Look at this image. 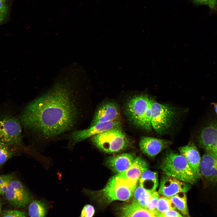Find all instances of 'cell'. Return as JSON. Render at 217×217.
<instances>
[{"mask_svg":"<svg viewBox=\"0 0 217 217\" xmlns=\"http://www.w3.org/2000/svg\"><path fill=\"white\" fill-rule=\"evenodd\" d=\"M75 91L68 80L58 82L25 106L20 118L38 139L50 140L71 130L78 116Z\"/></svg>","mask_w":217,"mask_h":217,"instance_id":"cell-1","label":"cell"},{"mask_svg":"<svg viewBox=\"0 0 217 217\" xmlns=\"http://www.w3.org/2000/svg\"><path fill=\"white\" fill-rule=\"evenodd\" d=\"M137 183L117 174L110 178L105 186L97 193V198L105 204L116 200L128 201L132 197Z\"/></svg>","mask_w":217,"mask_h":217,"instance_id":"cell-2","label":"cell"},{"mask_svg":"<svg viewBox=\"0 0 217 217\" xmlns=\"http://www.w3.org/2000/svg\"><path fill=\"white\" fill-rule=\"evenodd\" d=\"M160 168L165 175L188 184H193L198 179L184 157L173 152L165 155Z\"/></svg>","mask_w":217,"mask_h":217,"instance_id":"cell-3","label":"cell"},{"mask_svg":"<svg viewBox=\"0 0 217 217\" xmlns=\"http://www.w3.org/2000/svg\"><path fill=\"white\" fill-rule=\"evenodd\" d=\"M93 144L101 151L115 153L125 149L129 144L121 127L112 128L91 137Z\"/></svg>","mask_w":217,"mask_h":217,"instance_id":"cell-4","label":"cell"},{"mask_svg":"<svg viewBox=\"0 0 217 217\" xmlns=\"http://www.w3.org/2000/svg\"><path fill=\"white\" fill-rule=\"evenodd\" d=\"M22 124L12 116L0 117V142L11 146L19 145L22 140Z\"/></svg>","mask_w":217,"mask_h":217,"instance_id":"cell-5","label":"cell"},{"mask_svg":"<svg viewBox=\"0 0 217 217\" xmlns=\"http://www.w3.org/2000/svg\"><path fill=\"white\" fill-rule=\"evenodd\" d=\"M151 99L144 95L134 96L128 101L126 113L129 120L137 127L146 131V119Z\"/></svg>","mask_w":217,"mask_h":217,"instance_id":"cell-6","label":"cell"},{"mask_svg":"<svg viewBox=\"0 0 217 217\" xmlns=\"http://www.w3.org/2000/svg\"><path fill=\"white\" fill-rule=\"evenodd\" d=\"M152 128L162 133L171 125L176 114V108L168 104L158 103L151 100Z\"/></svg>","mask_w":217,"mask_h":217,"instance_id":"cell-7","label":"cell"},{"mask_svg":"<svg viewBox=\"0 0 217 217\" xmlns=\"http://www.w3.org/2000/svg\"><path fill=\"white\" fill-rule=\"evenodd\" d=\"M121 125L119 121L99 123L88 128L70 132L64 137L68 140V148L70 149L78 142L112 128L121 127Z\"/></svg>","mask_w":217,"mask_h":217,"instance_id":"cell-8","label":"cell"},{"mask_svg":"<svg viewBox=\"0 0 217 217\" xmlns=\"http://www.w3.org/2000/svg\"><path fill=\"white\" fill-rule=\"evenodd\" d=\"M4 195L11 205L17 208L25 206L31 199L27 188L19 180L14 178L11 181Z\"/></svg>","mask_w":217,"mask_h":217,"instance_id":"cell-9","label":"cell"},{"mask_svg":"<svg viewBox=\"0 0 217 217\" xmlns=\"http://www.w3.org/2000/svg\"><path fill=\"white\" fill-rule=\"evenodd\" d=\"M188 183L165 175L161 178L158 193L169 198L180 193H186L190 188Z\"/></svg>","mask_w":217,"mask_h":217,"instance_id":"cell-10","label":"cell"},{"mask_svg":"<svg viewBox=\"0 0 217 217\" xmlns=\"http://www.w3.org/2000/svg\"><path fill=\"white\" fill-rule=\"evenodd\" d=\"M198 142L205 152L217 153V121L208 124L201 129Z\"/></svg>","mask_w":217,"mask_h":217,"instance_id":"cell-11","label":"cell"},{"mask_svg":"<svg viewBox=\"0 0 217 217\" xmlns=\"http://www.w3.org/2000/svg\"><path fill=\"white\" fill-rule=\"evenodd\" d=\"M200 170L208 183L217 185V153L205 152L201 159Z\"/></svg>","mask_w":217,"mask_h":217,"instance_id":"cell-12","label":"cell"},{"mask_svg":"<svg viewBox=\"0 0 217 217\" xmlns=\"http://www.w3.org/2000/svg\"><path fill=\"white\" fill-rule=\"evenodd\" d=\"M171 143V141L169 140L143 137L140 139L139 146L140 150L143 153L153 158L168 147Z\"/></svg>","mask_w":217,"mask_h":217,"instance_id":"cell-13","label":"cell"},{"mask_svg":"<svg viewBox=\"0 0 217 217\" xmlns=\"http://www.w3.org/2000/svg\"><path fill=\"white\" fill-rule=\"evenodd\" d=\"M120 113L118 106L109 102L102 105L96 112L91 126L96 124L119 121Z\"/></svg>","mask_w":217,"mask_h":217,"instance_id":"cell-14","label":"cell"},{"mask_svg":"<svg viewBox=\"0 0 217 217\" xmlns=\"http://www.w3.org/2000/svg\"><path fill=\"white\" fill-rule=\"evenodd\" d=\"M180 154L186 159L198 178L201 176L200 164L201 159L195 145L190 142L187 145L178 148Z\"/></svg>","mask_w":217,"mask_h":217,"instance_id":"cell-15","label":"cell"},{"mask_svg":"<svg viewBox=\"0 0 217 217\" xmlns=\"http://www.w3.org/2000/svg\"><path fill=\"white\" fill-rule=\"evenodd\" d=\"M135 159L132 154L122 153L109 157L107 164L114 172L119 174L126 170Z\"/></svg>","mask_w":217,"mask_h":217,"instance_id":"cell-16","label":"cell"},{"mask_svg":"<svg viewBox=\"0 0 217 217\" xmlns=\"http://www.w3.org/2000/svg\"><path fill=\"white\" fill-rule=\"evenodd\" d=\"M119 217H159V216L142 207L133 201L121 206L119 210Z\"/></svg>","mask_w":217,"mask_h":217,"instance_id":"cell-17","label":"cell"},{"mask_svg":"<svg viewBox=\"0 0 217 217\" xmlns=\"http://www.w3.org/2000/svg\"><path fill=\"white\" fill-rule=\"evenodd\" d=\"M147 163L140 157L135 158L129 167L119 174L123 178L137 183L142 174L148 169Z\"/></svg>","mask_w":217,"mask_h":217,"instance_id":"cell-18","label":"cell"},{"mask_svg":"<svg viewBox=\"0 0 217 217\" xmlns=\"http://www.w3.org/2000/svg\"><path fill=\"white\" fill-rule=\"evenodd\" d=\"M139 186L152 193L156 191L158 185L156 172L147 170L141 175L139 180Z\"/></svg>","mask_w":217,"mask_h":217,"instance_id":"cell-19","label":"cell"},{"mask_svg":"<svg viewBox=\"0 0 217 217\" xmlns=\"http://www.w3.org/2000/svg\"><path fill=\"white\" fill-rule=\"evenodd\" d=\"M47 208L46 203L42 200L33 201L29 206L30 217H46Z\"/></svg>","mask_w":217,"mask_h":217,"instance_id":"cell-20","label":"cell"},{"mask_svg":"<svg viewBox=\"0 0 217 217\" xmlns=\"http://www.w3.org/2000/svg\"><path fill=\"white\" fill-rule=\"evenodd\" d=\"M169 198L175 209L179 210L183 214L188 215L187 197L184 193H178Z\"/></svg>","mask_w":217,"mask_h":217,"instance_id":"cell-21","label":"cell"},{"mask_svg":"<svg viewBox=\"0 0 217 217\" xmlns=\"http://www.w3.org/2000/svg\"><path fill=\"white\" fill-rule=\"evenodd\" d=\"M13 147L0 142V168L16 153Z\"/></svg>","mask_w":217,"mask_h":217,"instance_id":"cell-22","label":"cell"},{"mask_svg":"<svg viewBox=\"0 0 217 217\" xmlns=\"http://www.w3.org/2000/svg\"><path fill=\"white\" fill-rule=\"evenodd\" d=\"M172 205V202L169 198L162 197H159L158 199L156 209L160 214L170 209H175V208Z\"/></svg>","mask_w":217,"mask_h":217,"instance_id":"cell-23","label":"cell"},{"mask_svg":"<svg viewBox=\"0 0 217 217\" xmlns=\"http://www.w3.org/2000/svg\"><path fill=\"white\" fill-rule=\"evenodd\" d=\"M14 178L13 174L0 175V194L4 195L9 184Z\"/></svg>","mask_w":217,"mask_h":217,"instance_id":"cell-24","label":"cell"},{"mask_svg":"<svg viewBox=\"0 0 217 217\" xmlns=\"http://www.w3.org/2000/svg\"><path fill=\"white\" fill-rule=\"evenodd\" d=\"M159 198V193L156 191L152 192L151 197L146 206V209L159 217L160 214L156 209L157 204Z\"/></svg>","mask_w":217,"mask_h":217,"instance_id":"cell-25","label":"cell"},{"mask_svg":"<svg viewBox=\"0 0 217 217\" xmlns=\"http://www.w3.org/2000/svg\"><path fill=\"white\" fill-rule=\"evenodd\" d=\"M9 13V5L7 1L0 0V25L7 20Z\"/></svg>","mask_w":217,"mask_h":217,"instance_id":"cell-26","label":"cell"},{"mask_svg":"<svg viewBox=\"0 0 217 217\" xmlns=\"http://www.w3.org/2000/svg\"><path fill=\"white\" fill-rule=\"evenodd\" d=\"M189 0L196 5H207L212 11L217 12V0Z\"/></svg>","mask_w":217,"mask_h":217,"instance_id":"cell-27","label":"cell"},{"mask_svg":"<svg viewBox=\"0 0 217 217\" xmlns=\"http://www.w3.org/2000/svg\"><path fill=\"white\" fill-rule=\"evenodd\" d=\"M95 212L94 207L92 205L88 204L83 208L81 213V217H93Z\"/></svg>","mask_w":217,"mask_h":217,"instance_id":"cell-28","label":"cell"},{"mask_svg":"<svg viewBox=\"0 0 217 217\" xmlns=\"http://www.w3.org/2000/svg\"><path fill=\"white\" fill-rule=\"evenodd\" d=\"M2 217H26L24 212L16 210H9L6 211Z\"/></svg>","mask_w":217,"mask_h":217,"instance_id":"cell-29","label":"cell"},{"mask_svg":"<svg viewBox=\"0 0 217 217\" xmlns=\"http://www.w3.org/2000/svg\"><path fill=\"white\" fill-rule=\"evenodd\" d=\"M159 217H182L175 209H171L161 213Z\"/></svg>","mask_w":217,"mask_h":217,"instance_id":"cell-30","label":"cell"},{"mask_svg":"<svg viewBox=\"0 0 217 217\" xmlns=\"http://www.w3.org/2000/svg\"><path fill=\"white\" fill-rule=\"evenodd\" d=\"M211 104L213 106L215 112L217 115V102H212Z\"/></svg>","mask_w":217,"mask_h":217,"instance_id":"cell-31","label":"cell"},{"mask_svg":"<svg viewBox=\"0 0 217 217\" xmlns=\"http://www.w3.org/2000/svg\"><path fill=\"white\" fill-rule=\"evenodd\" d=\"M2 207V202H1V200H0V214L1 213V212Z\"/></svg>","mask_w":217,"mask_h":217,"instance_id":"cell-32","label":"cell"},{"mask_svg":"<svg viewBox=\"0 0 217 217\" xmlns=\"http://www.w3.org/2000/svg\"><path fill=\"white\" fill-rule=\"evenodd\" d=\"M5 0V1H7V0Z\"/></svg>","mask_w":217,"mask_h":217,"instance_id":"cell-33","label":"cell"}]
</instances>
